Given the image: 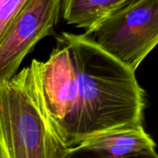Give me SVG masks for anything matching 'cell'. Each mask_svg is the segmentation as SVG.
Returning a JSON list of instances; mask_svg holds the SVG:
<instances>
[{
    "label": "cell",
    "mask_w": 158,
    "mask_h": 158,
    "mask_svg": "<svg viewBox=\"0 0 158 158\" xmlns=\"http://www.w3.org/2000/svg\"><path fill=\"white\" fill-rule=\"evenodd\" d=\"M62 0H27L0 38V81L12 78L43 38L55 35Z\"/></svg>",
    "instance_id": "obj_5"
},
{
    "label": "cell",
    "mask_w": 158,
    "mask_h": 158,
    "mask_svg": "<svg viewBox=\"0 0 158 158\" xmlns=\"http://www.w3.org/2000/svg\"><path fill=\"white\" fill-rule=\"evenodd\" d=\"M78 81L79 98L67 126V148L107 132L143 128L144 91L135 71L101 49L90 36L63 32Z\"/></svg>",
    "instance_id": "obj_1"
},
{
    "label": "cell",
    "mask_w": 158,
    "mask_h": 158,
    "mask_svg": "<svg viewBox=\"0 0 158 158\" xmlns=\"http://www.w3.org/2000/svg\"><path fill=\"white\" fill-rule=\"evenodd\" d=\"M0 158H4L3 156H2V155H1V153H0Z\"/></svg>",
    "instance_id": "obj_10"
},
{
    "label": "cell",
    "mask_w": 158,
    "mask_h": 158,
    "mask_svg": "<svg viewBox=\"0 0 158 158\" xmlns=\"http://www.w3.org/2000/svg\"><path fill=\"white\" fill-rule=\"evenodd\" d=\"M85 34L136 72L158 43V0H130Z\"/></svg>",
    "instance_id": "obj_3"
},
{
    "label": "cell",
    "mask_w": 158,
    "mask_h": 158,
    "mask_svg": "<svg viewBox=\"0 0 158 158\" xmlns=\"http://www.w3.org/2000/svg\"><path fill=\"white\" fill-rule=\"evenodd\" d=\"M130 0H62L61 14L69 25L93 28L106 16Z\"/></svg>",
    "instance_id": "obj_7"
},
{
    "label": "cell",
    "mask_w": 158,
    "mask_h": 158,
    "mask_svg": "<svg viewBox=\"0 0 158 158\" xmlns=\"http://www.w3.org/2000/svg\"><path fill=\"white\" fill-rule=\"evenodd\" d=\"M68 150L49 127L28 66L0 81V153L4 158H61Z\"/></svg>",
    "instance_id": "obj_2"
},
{
    "label": "cell",
    "mask_w": 158,
    "mask_h": 158,
    "mask_svg": "<svg viewBox=\"0 0 158 158\" xmlns=\"http://www.w3.org/2000/svg\"><path fill=\"white\" fill-rule=\"evenodd\" d=\"M56 41L47 61L33 59L29 67L39 106L52 131L63 143L77 106L79 81L68 46L57 36Z\"/></svg>",
    "instance_id": "obj_4"
},
{
    "label": "cell",
    "mask_w": 158,
    "mask_h": 158,
    "mask_svg": "<svg viewBox=\"0 0 158 158\" xmlns=\"http://www.w3.org/2000/svg\"><path fill=\"white\" fill-rule=\"evenodd\" d=\"M61 158H118L112 156L108 154H106L104 151L92 149L85 147L83 145H77L71 148H68L66 153L63 155ZM123 158H158L156 152L146 154V155H141V156H129V157Z\"/></svg>",
    "instance_id": "obj_8"
},
{
    "label": "cell",
    "mask_w": 158,
    "mask_h": 158,
    "mask_svg": "<svg viewBox=\"0 0 158 158\" xmlns=\"http://www.w3.org/2000/svg\"><path fill=\"white\" fill-rule=\"evenodd\" d=\"M79 145L101 150L115 157L123 158L156 152V143L143 127L107 132L90 138Z\"/></svg>",
    "instance_id": "obj_6"
},
{
    "label": "cell",
    "mask_w": 158,
    "mask_h": 158,
    "mask_svg": "<svg viewBox=\"0 0 158 158\" xmlns=\"http://www.w3.org/2000/svg\"><path fill=\"white\" fill-rule=\"evenodd\" d=\"M27 0H0V38Z\"/></svg>",
    "instance_id": "obj_9"
}]
</instances>
